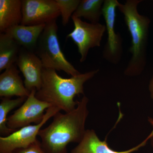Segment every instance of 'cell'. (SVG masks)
<instances>
[{
	"instance_id": "21",
	"label": "cell",
	"mask_w": 153,
	"mask_h": 153,
	"mask_svg": "<svg viewBox=\"0 0 153 153\" xmlns=\"http://www.w3.org/2000/svg\"><path fill=\"white\" fill-rule=\"evenodd\" d=\"M151 122H152V124L153 125V121H151ZM152 146H153V135L152 137Z\"/></svg>"
},
{
	"instance_id": "18",
	"label": "cell",
	"mask_w": 153,
	"mask_h": 153,
	"mask_svg": "<svg viewBox=\"0 0 153 153\" xmlns=\"http://www.w3.org/2000/svg\"><path fill=\"white\" fill-rule=\"evenodd\" d=\"M59 8L62 23L66 26L69 22L70 17L76 11L80 2L79 0H55Z\"/></svg>"
},
{
	"instance_id": "6",
	"label": "cell",
	"mask_w": 153,
	"mask_h": 153,
	"mask_svg": "<svg viewBox=\"0 0 153 153\" xmlns=\"http://www.w3.org/2000/svg\"><path fill=\"white\" fill-rule=\"evenodd\" d=\"M60 111L57 107H51L46 110L44 119L40 123L26 126L8 136L0 137V153H12L18 149L27 147L38 140L37 136L42 127Z\"/></svg>"
},
{
	"instance_id": "5",
	"label": "cell",
	"mask_w": 153,
	"mask_h": 153,
	"mask_svg": "<svg viewBox=\"0 0 153 153\" xmlns=\"http://www.w3.org/2000/svg\"><path fill=\"white\" fill-rule=\"evenodd\" d=\"M74 29L67 36L74 41L78 47L80 54V62L86 60L89 49L100 47L103 34L106 31V26L100 23L97 24L83 22L79 18L71 17Z\"/></svg>"
},
{
	"instance_id": "17",
	"label": "cell",
	"mask_w": 153,
	"mask_h": 153,
	"mask_svg": "<svg viewBox=\"0 0 153 153\" xmlns=\"http://www.w3.org/2000/svg\"><path fill=\"white\" fill-rule=\"evenodd\" d=\"M27 97H19L15 99L9 97H2L0 103V134L6 137L17 130L9 128L7 126V115L12 110L18 107L25 102Z\"/></svg>"
},
{
	"instance_id": "4",
	"label": "cell",
	"mask_w": 153,
	"mask_h": 153,
	"mask_svg": "<svg viewBox=\"0 0 153 153\" xmlns=\"http://www.w3.org/2000/svg\"><path fill=\"white\" fill-rule=\"evenodd\" d=\"M56 20L46 25L35 53L41 59L44 68L63 71L71 76H76L80 73L67 60L60 49Z\"/></svg>"
},
{
	"instance_id": "13",
	"label": "cell",
	"mask_w": 153,
	"mask_h": 153,
	"mask_svg": "<svg viewBox=\"0 0 153 153\" xmlns=\"http://www.w3.org/2000/svg\"><path fill=\"white\" fill-rule=\"evenodd\" d=\"M46 25H17L9 28L4 33L13 38L22 48L35 52L39 38Z\"/></svg>"
},
{
	"instance_id": "9",
	"label": "cell",
	"mask_w": 153,
	"mask_h": 153,
	"mask_svg": "<svg viewBox=\"0 0 153 153\" xmlns=\"http://www.w3.org/2000/svg\"><path fill=\"white\" fill-rule=\"evenodd\" d=\"M119 2L117 0H105L102 8V16L107 31V42L103 50L105 59L110 63L117 64L120 60L122 53L121 36L115 31L116 9Z\"/></svg>"
},
{
	"instance_id": "15",
	"label": "cell",
	"mask_w": 153,
	"mask_h": 153,
	"mask_svg": "<svg viewBox=\"0 0 153 153\" xmlns=\"http://www.w3.org/2000/svg\"><path fill=\"white\" fill-rule=\"evenodd\" d=\"M22 47L5 33L0 34V71L16 63Z\"/></svg>"
},
{
	"instance_id": "16",
	"label": "cell",
	"mask_w": 153,
	"mask_h": 153,
	"mask_svg": "<svg viewBox=\"0 0 153 153\" xmlns=\"http://www.w3.org/2000/svg\"><path fill=\"white\" fill-rule=\"evenodd\" d=\"M103 0H82L72 16L84 18L92 24L99 23L102 13Z\"/></svg>"
},
{
	"instance_id": "10",
	"label": "cell",
	"mask_w": 153,
	"mask_h": 153,
	"mask_svg": "<svg viewBox=\"0 0 153 153\" xmlns=\"http://www.w3.org/2000/svg\"><path fill=\"white\" fill-rule=\"evenodd\" d=\"M24 77L25 87L30 92L42 85L43 64L35 52L22 48L16 63Z\"/></svg>"
},
{
	"instance_id": "7",
	"label": "cell",
	"mask_w": 153,
	"mask_h": 153,
	"mask_svg": "<svg viewBox=\"0 0 153 153\" xmlns=\"http://www.w3.org/2000/svg\"><path fill=\"white\" fill-rule=\"evenodd\" d=\"M37 91L33 89L25 102L13 114L8 117L7 126L12 129L18 130L31 123H40L44 119L45 111L52 106L41 101L36 96Z\"/></svg>"
},
{
	"instance_id": "11",
	"label": "cell",
	"mask_w": 153,
	"mask_h": 153,
	"mask_svg": "<svg viewBox=\"0 0 153 153\" xmlns=\"http://www.w3.org/2000/svg\"><path fill=\"white\" fill-rule=\"evenodd\" d=\"M20 71L15 63L0 75V96L9 97L16 96L27 97L31 92L25 87L19 75Z\"/></svg>"
},
{
	"instance_id": "8",
	"label": "cell",
	"mask_w": 153,
	"mask_h": 153,
	"mask_svg": "<svg viewBox=\"0 0 153 153\" xmlns=\"http://www.w3.org/2000/svg\"><path fill=\"white\" fill-rule=\"evenodd\" d=\"M23 19L21 25H47L60 16L55 0H22Z\"/></svg>"
},
{
	"instance_id": "2",
	"label": "cell",
	"mask_w": 153,
	"mask_h": 153,
	"mask_svg": "<svg viewBox=\"0 0 153 153\" xmlns=\"http://www.w3.org/2000/svg\"><path fill=\"white\" fill-rule=\"evenodd\" d=\"M98 71L97 69L64 78L59 76L55 69L44 68L42 85L36 91V97L65 113L70 112L75 109L77 105L78 101L74 100L75 96L84 94V83Z\"/></svg>"
},
{
	"instance_id": "19",
	"label": "cell",
	"mask_w": 153,
	"mask_h": 153,
	"mask_svg": "<svg viewBox=\"0 0 153 153\" xmlns=\"http://www.w3.org/2000/svg\"><path fill=\"white\" fill-rule=\"evenodd\" d=\"M12 153H47L44 149L41 141L37 140L27 147L18 149Z\"/></svg>"
},
{
	"instance_id": "12",
	"label": "cell",
	"mask_w": 153,
	"mask_h": 153,
	"mask_svg": "<svg viewBox=\"0 0 153 153\" xmlns=\"http://www.w3.org/2000/svg\"><path fill=\"white\" fill-rule=\"evenodd\" d=\"M153 135L152 132L149 137L143 142L128 150L116 152L110 148L105 141L100 140L94 131L87 130L85 131L84 136L79 144L71 150V153H131L144 146Z\"/></svg>"
},
{
	"instance_id": "14",
	"label": "cell",
	"mask_w": 153,
	"mask_h": 153,
	"mask_svg": "<svg viewBox=\"0 0 153 153\" xmlns=\"http://www.w3.org/2000/svg\"><path fill=\"white\" fill-rule=\"evenodd\" d=\"M23 15L21 0H0V32L22 24Z\"/></svg>"
},
{
	"instance_id": "3",
	"label": "cell",
	"mask_w": 153,
	"mask_h": 153,
	"mask_svg": "<svg viewBox=\"0 0 153 153\" xmlns=\"http://www.w3.org/2000/svg\"><path fill=\"white\" fill-rule=\"evenodd\" d=\"M142 1L127 0L124 4L119 2L117 8L124 16L126 25L131 38L129 52L131 57L125 71L128 75L139 74L146 63V48L147 43L149 19L140 15L137 6Z\"/></svg>"
},
{
	"instance_id": "1",
	"label": "cell",
	"mask_w": 153,
	"mask_h": 153,
	"mask_svg": "<svg viewBox=\"0 0 153 153\" xmlns=\"http://www.w3.org/2000/svg\"><path fill=\"white\" fill-rule=\"evenodd\" d=\"M88 101L87 97H83L75 109L65 114L57 113L50 125L40 130L38 136L46 152L67 153L68 144L81 141L86 131Z\"/></svg>"
},
{
	"instance_id": "20",
	"label": "cell",
	"mask_w": 153,
	"mask_h": 153,
	"mask_svg": "<svg viewBox=\"0 0 153 153\" xmlns=\"http://www.w3.org/2000/svg\"><path fill=\"white\" fill-rule=\"evenodd\" d=\"M149 89L150 92L151 97L153 99V76L150 82L149 85Z\"/></svg>"
}]
</instances>
